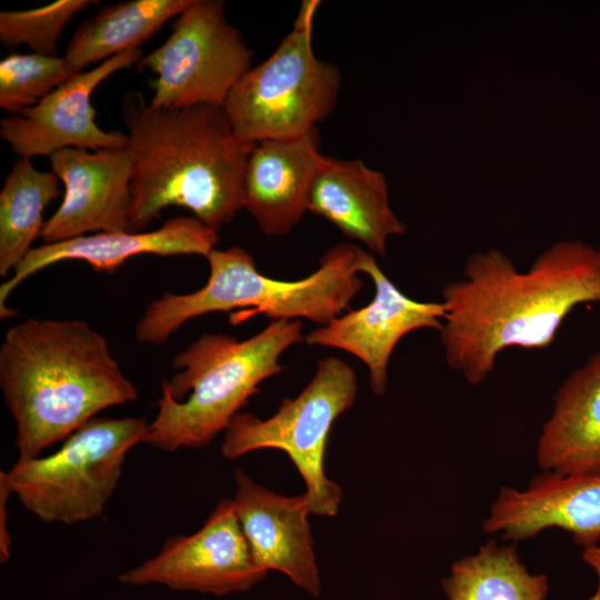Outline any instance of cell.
<instances>
[{
	"label": "cell",
	"instance_id": "obj_20",
	"mask_svg": "<svg viewBox=\"0 0 600 600\" xmlns=\"http://www.w3.org/2000/svg\"><path fill=\"white\" fill-rule=\"evenodd\" d=\"M193 0H130L103 7L82 21L64 58L79 72L129 50L139 49Z\"/></svg>",
	"mask_w": 600,
	"mask_h": 600
},
{
	"label": "cell",
	"instance_id": "obj_13",
	"mask_svg": "<svg viewBox=\"0 0 600 600\" xmlns=\"http://www.w3.org/2000/svg\"><path fill=\"white\" fill-rule=\"evenodd\" d=\"M49 158L64 190L59 208L44 222V243L88 232H131L133 164L127 147L94 151L67 148Z\"/></svg>",
	"mask_w": 600,
	"mask_h": 600
},
{
	"label": "cell",
	"instance_id": "obj_11",
	"mask_svg": "<svg viewBox=\"0 0 600 600\" xmlns=\"http://www.w3.org/2000/svg\"><path fill=\"white\" fill-rule=\"evenodd\" d=\"M142 57L140 49H133L78 72L36 106L2 118L1 138L16 154L29 159L51 157L67 148L92 151L126 148V133L104 131L96 123L91 94L111 74L130 68Z\"/></svg>",
	"mask_w": 600,
	"mask_h": 600
},
{
	"label": "cell",
	"instance_id": "obj_12",
	"mask_svg": "<svg viewBox=\"0 0 600 600\" xmlns=\"http://www.w3.org/2000/svg\"><path fill=\"white\" fill-rule=\"evenodd\" d=\"M361 272L373 281L372 301L318 327L304 340L310 346L336 348L356 356L369 370L372 392L382 396L388 388V367L396 346L413 330L440 331L444 306L441 301L423 302L406 296L367 251Z\"/></svg>",
	"mask_w": 600,
	"mask_h": 600
},
{
	"label": "cell",
	"instance_id": "obj_6",
	"mask_svg": "<svg viewBox=\"0 0 600 600\" xmlns=\"http://www.w3.org/2000/svg\"><path fill=\"white\" fill-rule=\"evenodd\" d=\"M319 1H303L292 30L262 63L251 67L223 104L238 139L246 143L301 136L333 109L341 82L338 68L312 49Z\"/></svg>",
	"mask_w": 600,
	"mask_h": 600
},
{
	"label": "cell",
	"instance_id": "obj_8",
	"mask_svg": "<svg viewBox=\"0 0 600 600\" xmlns=\"http://www.w3.org/2000/svg\"><path fill=\"white\" fill-rule=\"evenodd\" d=\"M357 376L344 361L328 357L318 362L308 386L284 399L268 419L238 413L224 430L221 453L228 460L260 449L288 454L306 483L313 514H337L342 492L324 472L328 436L334 421L357 398Z\"/></svg>",
	"mask_w": 600,
	"mask_h": 600
},
{
	"label": "cell",
	"instance_id": "obj_5",
	"mask_svg": "<svg viewBox=\"0 0 600 600\" xmlns=\"http://www.w3.org/2000/svg\"><path fill=\"white\" fill-rule=\"evenodd\" d=\"M302 339L300 320H272L246 340L201 334L174 356L177 371L162 381L144 443L166 452L209 444L260 383L283 370L281 354Z\"/></svg>",
	"mask_w": 600,
	"mask_h": 600
},
{
	"label": "cell",
	"instance_id": "obj_28",
	"mask_svg": "<svg viewBox=\"0 0 600 600\" xmlns=\"http://www.w3.org/2000/svg\"><path fill=\"white\" fill-rule=\"evenodd\" d=\"M598 250H599V256H600V247L598 248Z\"/></svg>",
	"mask_w": 600,
	"mask_h": 600
},
{
	"label": "cell",
	"instance_id": "obj_21",
	"mask_svg": "<svg viewBox=\"0 0 600 600\" xmlns=\"http://www.w3.org/2000/svg\"><path fill=\"white\" fill-rule=\"evenodd\" d=\"M60 179L19 158L0 191V276L14 271L43 230V211L60 194Z\"/></svg>",
	"mask_w": 600,
	"mask_h": 600
},
{
	"label": "cell",
	"instance_id": "obj_9",
	"mask_svg": "<svg viewBox=\"0 0 600 600\" xmlns=\"http://www.w3.org/2000/svg\"><path fill=\"white\" fill-rule=\"evenodd\" d=\"M252 51L226 17V2L193 0L171 26L167 40L137 63L149 70L150 104L176 109L223 106L251 68Z\"/></svg>",
	"mask_w": 600,
	"mask_h": 600
},
{
	"label": "cell",
	"instance_id": "obj_18",
	"mask_svg": "<svg viewBox=\"0 0 600 600\" xmlns=\"http://www.w3.org/2000/svg\"><path fill=\"white\" fill-rule=\"evenodd\" d=\"M308 210L380 256L386 254L390 237L407 230L390 207L384 176L360 159L322 154L310 188Z\"/></svg>",
	"mask_w": 600,
	"mask_h": 600
},
{
	"label": "cell",
	"instance_id": "obj_1",
	"mask_svg": "<svg viewBox=\"0 0 600 600\" xmlns=\"http://www.w3.org/2000/svg\"><path fill=\"white\" fill-rule=\"evenodd\" d=\"M441 296L446 362L478 386L503 350L548 348L578 306L600 302L599 250L583 240H560L524 271L500 249L473 252Z\"/></svg>",
	"mask_w": 600,
	"mask_h": 600
},
{
	"label": "cell",
	"instance_id": "obj_19",
	"mask_svg": "<svg viewBox=\"0 0 600 600\" xmlns=\"http://www.w3.org/2000/svg\"><path fill=\"white\" fill-rule=\"evenodd\" d=\"M537 461L544 472L600 474V350L559 387Z\"/></svg>",
	"mask_w": 600,
	"mask_h": 600
},
{
	"label": "cell",
	"instance_id": "obj_10",
	"mask_svg": "<svg viewBox=\"0 0 600 600\" xmlns=\"http://www.w3.org/2000/svg\"><path fill=\"white\" fill-rule=\"evenodd\" d=\"M266 576L252 558L233 500L222 498L198 531L170 537L156 556L120 573L118 581L220 597L247 591Z\"/></svg>",
	"mask_w": 600,
	"mask_h": 600
},
{
	"label": "cell",
	"instance_id": "obj_14",
	"mask_svg": "<svg viewBox=\"0 0 600 600\" xmlns=\"http://www.w3.org/2000/svg\"><path fill=\"white\" fill-rule=\"evenodd\" d=\"M560 528L583 548L600 541V474H557L532 478L523 490L503 487L483 523L488 534L512 542Z\"/></svg>",
	"mask_w": 600,
	"mask_h": 600
},
{
	"label": "cell",
	"instance_id": "obj_24",
	"mask_svg": "<svg viewBox=\"0 0 600 600\" xmlns=\"http://www.w3.org/2000/svg\"><path fill=\"white\" fill-rule=\"evenodd\" d=\"M92 0H57L29 9L0 12V41L3 46H29L34 53L57 56L61 33L78 12Z\"/></svg>",
	"mask_w": 600,
	"mask_h": 600
},
{
	"label": "cell",
	"instance_id": "obj_25",
	"mask_svg": "<svg viewBox=\"0 0 600 600\" xmlns=\"http://www.w3.org/2000/svg\"><path fill=\"white\" fill-rule=\"evenodd\" d=\"M13 493L7 471H0V561L6 563L10 558L11 537L8 530V500Z\"/></svg>",
	"mask_w": 600,
	"mask_h": 600
},
{
	"label": "cell",
	"instance_id": "obj_16",
	"mask_svg": "<svg viewBox=\"0 0 600 600\" xmlns=\"http://www.w3.org/2000/svg\"><path fill=\"white\" fill-rule=\"evenodd\" d=\"M219 242L218 231L194 217H177L160 228L141 232H97L32 248L11 278L0 287V316L11 312L7 300L12 291L36 272L64 260L87 262L96 271L112 272L129 258L140 254L208 257ZM12 313V312H11Z\"/></svg>",
	"mask_w": 600,
	"mask_h": 600
},
{
	"label": "cell",
	"instance_id": "obj_22",
	"mask_svg": "<svg viewBox=\"0 0 600 600\" xmlns=\"http://www.w3.org/2000/svg\"><path fill=\"white\" fill-rule=\"evenodd\" d=\"M442 588L449 600H544L548 579L529 573L514 543L490 541L476 554L456 561Z\"/></svg>",
	"mask_w": 600,
	"mask_h": 600
},
{
	"label": "cell",
	"instance_id": "obj_27",
	"mask_svg": "<svg viewBox=\"0 0 600 600\" xmlns=\"http://www.w3.org/2000/svg\"><path fill=\"white\" fill-rule=\"evenodd\" d=\"M589 600H600V587H598L597 591Z\"/></svg>",
	"mask_w": 600,
	"mask_h": 600
},
{
	"label": "cell",
	"instance_id": "obj_2",
	"mask_svg": "<svg viewBox=\"0 0 600 600\" xmlns=\"http://www.w3.org/2000/svg\"><path fill=\"white\" fill-rule=\"evenodd\" d=\"M133 164L131 232L170 206L219 231L243 208L244 173L254 143L236 136L223 106L163 109L129 91L121 100Z\"/></svg>",
	"mask_w": 600,
	"mask_h": 600
},
{
	"label": "cell",
	"instance_id": "obj_17",
	"mask_svg": "<svg viewBox=\"0 0 600 600\" xmlns=\"http://www.w3.org/2000/svg\"><path fill=\"white\" fill-rule=\"evenodd\" d=\"M321 156L317 128L254 143L246 167L243 208L262 233L284 236L300 221Z\"/></svg>",
	"mask_w": 600,
	"mask_h": 600
},
{
	"label": "cell",
	"instance_id": "obj_3",
	"mask_svg": "<svg viewBox=\"0 0 600 600\" xmlns=\"http://www.w3.org/2000/svg\"><path fill=\"white\" fill-rule=\"evenodd\" d=\"M0 388L20 460L39 457L102 410L138 399L107 339L80 319L27 318L11 327L0 347Z\"/></svg>",
	"mask_w": 600,
	"mask_h": 600
},
{
	"label": "cell",
	"instance_id": "obj_23",
	"mask_svg": "<svg viewBox=\"0 0 600 600\" xmlns=\"http://www.w3.org/2000/svg\"><path fill=\"white\" fill-rule=\"evenodd\" d=\"M78 72L64 57L10 53L0 62V107L18 114Z\"/></svg>",
	"mask_w": 600,
	"mask_h": 600
},
{
	"label": "cell",
	"instance_id": "obj_4",
	"mask_svg": "<svg viewBox=\"0 0 600 600\" xmlns=\"http://www.w3.org/2000/svg\"><path fill=\"white\" fill-rule=\"evenodd\" d=\"M366 251L339 243L321 258L310 276L277 280L262 274L240 247L213 249L207 257V283L190 293L163 292L144 309L136 326L137 341L164 343L188 320L214 311L244 308L241 319L258 313L273 320H311L324 326L346 310L362 287L359 277Z\"/></svg>",
	"mask_w": 600,
	"mask_h": 600
},
{
	"label": "cell",
	"instance_id": "obj_7",
	"mask_svg": "<svg viewBox=\"0 0 600 600\" xmlns=\"http://www.w3.org/2000/svg\"><path fill=\"white\" fill-rule=\"evenodd\" d=\"M144 418H93L47 457L20 460L7 471L21 504L46 523L98 518L118 487L129 451L144 443Z\"/></svg>",
	"mask_w": 600,
	"mask_h": 600
},
{
	"label": "cell",
	"instance_id": "obj_15",
	"mask_svg": "<svg viewBox=\"0 0 600 600\" xmlns=\"http://www.w3.org/2000/svg\"><path fill=\"white\" fill-rule=\"evenodd\" d=\"M233 503L252 558L264 571L287 574L313 597L320 577L308 522L306 496L287 497L256 483L242 469L234 471Z\"/></svg>",
	"mask_w": 600,
	"mask_h": 600
},
{
	"label": "cell",
	"instance_id": "obj_26",
	"mask_svg": "<svg viewBox=\"0 0 600 600\" xmlns=\"http://www.w3.org/2000/svg\"><path fill=\"white\" fill-rule=\"evenodd\" d=\"M582 559L593 569L598 577V587H600V544L583 548Z\"/></svg>",
	"mask_w": 600,
	"mask_h": 600
}]
</instances>
